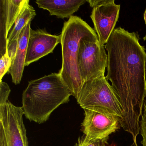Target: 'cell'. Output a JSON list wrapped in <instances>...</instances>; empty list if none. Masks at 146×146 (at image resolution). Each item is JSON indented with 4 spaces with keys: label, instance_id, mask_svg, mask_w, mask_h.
I'll return each instance as SVG.
<instances>
[{
    "label": "cell",
    "instance_id": "cell-1",
    "mask_svg": "<svg viewBox=\"0 0 146 146\" xmlns=\"http://www.w3.org/2000/svg\"><path fill=\"white\" fill-rule=\"evenodd\" d=\"M105 48L107 52L106 77L119 101L123 112L120 126L132 136L131 146H138L140 118L146 98V52L137 33L114 29Z\"/></svg>",
    "mask_w": 146,
    "mask_h": 146
},
{
    "label": "cell",
    "instance_id": "cell-2",
    "mask_svg": "<svg viewBox=\"0 0 146 146\" xmlns=\"http://www.w3.org/2000/svg\"><path fill=\"white\" fill-rule=\"evenodd\" d=\"M71 95L59 73L32 80L23 93L24 114L30 121L43 123L55 109L69 102Z\"/></svg>",
    "mask_w": 146,
    "mask_h": 146
},
{
    "label": "cell",
    "instance_id": "cell-3",
    "mask_svg": "<svg viewBox=\"0 0 146 146\" xmlns=\"http://www.w3.org/2000/svg\"><path fill=\"white\" fill-rule=\"evenodd\" d=\"M60 36L62 64L59 74L72 95L77 99L83 84L78 67L79 43L84 39L99 40L98 36L81 18L72 16L64 23Z\"/></svg>",
    "mask_w": 146,
    "mask_h": 146
},
{
    "label": "cell",
    "instance_id": "cell-4",
    "mask_svg": "<svg viewBox=\"0 0 146 146\" xmlns=\"http://www.w3.org/2000/svg\"><path fill=\"white\" fill-rule=\"evenodd\" d=\"M76 100L83 109L122 118L120 103L105 74L84 82Z\"/></svg>",
    "mask_w": 146,
    "mask_h": 146
},
{
    "label": "cell",
    "instance_id": "cell-5",
    "mask_svg": "<svg viewBox=\"0 0 146 146\" xmlns=\"http://www.w3.org/2000/svg\"><path fill=\"white\" fill-rule=\"evenodd\" d=\"M107 60L105 46L101 45L99 40H82L79 43L77 63L82 83L105 74Z\"/></svg>",
    "mask_w": 146,
    "mask_h": 146
},
{
    "label": "cell",
    "instance_id": "cell-6",
    "mask_svg": "<svg viewBox=\"0 0 146 146\" xmlns=\"http://www.w3.org/2000/svg\"><path fill=\"white\" fill-rule=\"evenodd\" d=\"M93 8L90 18L100 44L105 46L114 30L119 17L120 5L114 0L87 1Z\"/></svg>",
    "mask_w": 146,
    "mask_h": 146
},
{
    "label": "cell",
    "instance_id": "cell-7",
    "mask_svg": "<svg viewBox=\"0 0 146 146\" xmlns=\"http://www.w3.org/2000/svg\"><path fill=\"white\" fill-rule=\"evenodd\" d=\"M23 115L22 107L9 101L0 106V128L5 133L7 146H29Z\"/></svg>",
    "mask_w": 146,
    "mask_h": 146
},
{
    "label": "cell",
    "instance_id": "cell-8",
    "mask_svg": "<svg viewBox=\"0 0 146 146\" xmlns=\"http://www.w3.org/2000/svg\"><path fill=\"white\" fill-rule=\"evenodd\" d=\"M84 117L82 124V131L84 135L93 139L109 137L119 128L120 118L108 116L98 112L84 109Z\"/></svg>",
    "mask_w": 146,
    "mask_h": 146
},
{
    "label": "cell",
    "instance_id": "cell-9",
    "mask_svg": "<svg viewBox=\"0 0 146 146\" xmlns=\"http://www.w3.org/2000/svg\"><path fill=\"white\" fill-rule=\"evenodd\" d=\"M59 43L60 35H51L43 30H33L31 29L25 66H28L52 52Z\"/></svg>",
    "mask_w": 146,
    "mask_h": 146
},
{
    "label": "cell",
    "instance_id": "cell-10",
    "mask_svg": "<svg viewBox=\"0 0 146 146\" xmlns=\"http://www.w3.org/2000/svg\"><path fill=\"white\" fill-rule=\"evenodd\" d=\"M29 0L0 1V55L7 50L8 33Z\"/></svg>",
    "mask_w": 146,
    "mask_h": 146
},
{
    "label": "cell",
    "instance_id": "cell-11",
    "mask_svg": "<svg viewBox=\"0 0 146 146\" xmlns=\"http://www.w3.org/2000/svg\"><path fill=\"white\" fill-rule=\"evenodd\" d=\"M31 21H30L19 34L16 55L8 71L11 76L13 82L16 85L21 82L25 66L27 46L31 29Z\"/></svg>",
    "mask_w": 146,
    "mask_h": 146
},
{
    "label": "cell",
    "instance_id": "cell-12",
    "mask_svg": "<svg viewBox=\"0 0 146 146\" xmlns=\"http://www.w3.org/2000/svg\"><path fill=\"white\" fill-rule=\"evenodd\" d=\"M87 2L85 0H37L40 8L48 11L51 16L58 18H70Z\"/></svg>",
    "mask_w": 146,
    "mask_h": 146
},
{
    "label": "cell",
    "instance_id": "cell-13",
    "mask_svg": "<svg viewBox=\"0 0 146 146\" xmlns=\"http://www.w3.org/2000/svg\"><path fill=\"white\" fill-rule=\"evenodd\" d=\"M29 1L22 9L17 19L14 27L8 35L7 43L15 40H18L20 32L25 26L35 17L36 15L35 9L29 4Z\"/></svg>",
    "mask_w": 146,
    "mask_h": 146
},
{
    "label": "cell",
    "instance_id": "cell-14",
    "mask_svg": "<svg viewBox=\"0 0 146 146\" xmlns=\"http://www.w3.org/2000/svg\"><path fill=\"white\" fill-rule=\"evenodd\" d=\"M109 137L104 139H93L85 135L80 137L74 146H107Z\"/></svg>",
    "mask_w": 146,
    "mask_h": 146
},
{
    "label": "cell",
    "instance_id": "cell-15",
    "mask_svg": "<svg viewBox=\"0 0 146 146\" xmlns=\"http://www.w3.org/2000/svg\"><path fill=\"white\" fill-rule=\"evenodd\" d=\"M11 65V60L9 57L7 50L6 52L0 60V82L2 81V79L5 75L8 72L9 69Z\"/></svg>",
    "mask_w": 146,
    "mask_h": 146
},
{
    "label": "cell",
    "instance_id": "cell-16",
    "mask_svg": "<svg viewBox=\"0 0 146 146\" xmlns=\"http://www.w3.org/2000/svg\"><path fill=\"white\" fill-rule=\"evenodd\" d=\"M141 119L140 122V133L142 137L141 143L142 146H146V100L143 104Z\"/></svg>",
    "mask_w": 146,
    "mask_h": 146
},
{
    "label": "cell",
    "instance_id": "cell-17",
    "mask_svg": "<svg viewBox=\"0 0 146 146\" xmlns=\"http://www.w3.org/2000/svg\"><path fill=\"white\" fill-rule=\"evenodd\" d=\"M11 92L9 85L5 82H0V106H3L8 101V97Z\"/></svg>",
    "mask_w": 146,
    "mask_h": 146
},
{
    "label": "cell",
    "instance_id": "cell-18",
    "mask_svg": "<svg viewBox=\"0 0 146 146\" xmlns=\"http://www.w3.org/2000/svg\"><path fill=\"white\" fill-rule=\"evenodd\" d=\"M18 40L12 41L8 44L7 46V52L9 57L11 58V62L13 61L16 55V51L18 45Z\"/></svg>",
    "mask_w": 146,
    "mask_h": 146
},
{
    "label": "cell",
    "instance_id": "cell-19",
    "mask_svg": "<svg viewBox=\"0 0 146 146\" xmlns=\"http://www.w3.org/2000/svg\"><path fill=\"white\" fill-rule=\"evenodd\" d=\"M143 17H144V21H145V24H146V9H145V12H144ZM143 40L144 41L146 40V35H145V36L143 38Z\"/></svg>",
    "mask_w": 146,
    "mask_h": 146
},
{
    "label": "cell",
    "instance_id": "cell-20",
    "mask_svg": "<svg viewBox=\"0 0 146 146\" xmlns=\"http://www.w3.org/2000/svg\"></svg>",
    "mask_w": 146,
    "mask_h": 146
}]
</instances>
